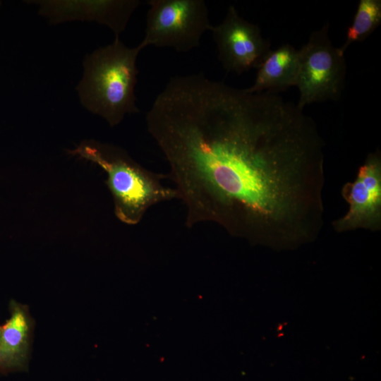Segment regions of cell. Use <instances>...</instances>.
Segmentation results:
<instances>
[{
	"label": "cell",
	"instance_id": "1",
	"mask_svg": "<svg viewBox=\"0 0 381 381\" xmlns=\"http://www.w3.org/2000/svg\"><path fill=\"white\" fill-rule=\"evenodd\" d=\"M145 121L188 228L213 222L264 243L309 241L322 229L324 142L297 104L199 73L171 77Z\"/></svg>",
	"mask_w": 381,
	"mask_h": 381
},
{
	"label": "cell",
	"instance_id": "2",
	"mask_svg": "<svg viewBox=\"0 0 381 381\" xmlns=\"http://www.w3.org/2000/svg\"><path fill=\"white\" fill-rule=\"evenodd\" d=\"M142 49L140 44L128 47L115 38L83 59V76L75 87L80 104L111 126L119 124L126 115L140 111L135 87L136 61Z\"/></svg>",
	"mask_w": 381,
	"mask_h": 381
},
{
	"label": "cell",
	"instance_id": "3",
	"mask_svg": "<svg viewBox=\"0 0 381 381\" xmlns=\"http://www.w3.org/2000/svg\"><path fill=\"white\" fill-rule=\"evenodd\" d=\"M68 153L97 164L106 172L115 214L124 224H138L153 205L179 199L175 188L162 183L164 175L147 169L118 146L85 140Z\"/></svg>",
	"mask_w": 381,
	"mask_h": 381
},
{
	"label": "cell",
	"instance_id": "4",
	"mask_svg": "<svg viewBox=\"0 0 381 381\" xmlns=\"http://www.w3.org/2000/svg\"><path fill=\"white\" fill-rule=\"evenodd\" d=\"M329 24L312 32L298 50L299 61L296 86L297 106L327 100H337L344 87L346 65L344 54L334 47L329 37Z\"/></svg>",
	"mask_w": 381,
	"mask_h": 381
},
{
	"label": "cell",
	"instance_id": "5",
	"mask_svg": "<svg viewBox=\"0 0 381 381\" xmlns=\"http://www.w3.org/2000/svg\"><path fill=\"white\" fill-rule=\"evenodd\" d=\"M145 37L139 44L188 52L212 26L203 0H150Z\"/></svg>",
	"mask_w": 381,
	"mask_h": 381
},
{
	"label": "cell",
	"instance_id": "6",
	"mask_svg": "<svg viewBox=\"0 0 381 381\" xmlns=\"http://www.w3.org/2000/svg\"><path fill=\"white\" fill-rule=\"evenodd\" d=\"M218 59L229 73L241 74L258 68L271 50V44L258 25L242 18L234 6L228 8L222 23L211 26Z\"/></svg>",
	"mask_w": 381,
	"mask_h": 381
},
{
	"label": "cell",
	"instance_id": "7",
	"mask_svg": "<svg viewBox=\"0 0 381 381\" xmlns=\"http://www.w3.org/2000/svg\"><path fill=\"white\" fill-rule=\"evenodd\" d=\"M341 195L349 204L347 212L333 222L337 231L358 229L377 231L381 226V156L369 153L356 179L346 183Z\"/></svg>",
	"mask_w": 381,
	"mask_h": 381
},
{
	"label": "cell",
	"instance_id": "8",
	"mask_svg": "<svg viewBox=\"0 0 381 381\" xmlns=\"http://www.w3.org/2000/svg\"><path fill=\"white\" fill-rule=\"evenodd\" d=\"M37 13L49 24L71 21L96 22L108 27L119 38L135 10L138 0H35Z\"/></svg>",
	"mask_w": 381,
	"mask_h": 381
},
{
	"label": "cell",
	"instance_id": "9",
	"mask_svg": "<svg viewBox=\"0 0 381 381\" xmlns=\"http://www.w3.org/2000/svg\"><path fill=\"white\" fill-rule=\"evenodd\" d=\"M11 317L1 327L0 373L25 370L30 352L34 320L25 305L11 301Z\"/></svg>",
	"mask_w": 381,
	"mask_h": 381
},
{
	"label": "cell",
	"instance_id": "10",
	"mask_svg": "<svg viewBox=\"0 0 381 381\" xmlns=\"http://www.w3.org/2000/svg\"><path fill=\"white\" fill-rule=\"evenodd\" d=\"M299 52L289 44L271 49L258 68L253 84L245 90L249 92L278 94L296 86Z\"/></svg>",
	"mask_w": 381,
	"mask_h": 381
},
{
	"label": "cell",
	"instance_id": "11",
	"mask_svg": "<svg viewBox=\"0 0 381 381\" xmlns=\"http://www.w3.org/2000/svg\"><path fill=\"white\" fill-rule=\"evenodd\" d=\"M381 23V1L360 0L351 24L346 32V39L339 47L344 54L353 42L366 40Z\"/></svg>",
	"mask_w": 381,
	"mask_h": 381
},
{
	"label": "cell",
	"instance_id": "12",
	"mask_svg": "<svg viewBox=\"0 0 381 381\" xmlns=\"http://www.w3.org/2000/svg\"><path fill=\"white\" fill-rule=\"evenodd\" d=\"M1 327H0V336H1Z\"/></svg>",
	"mask_w": 381,
	"mask_h": 381
},
{
	"label": "cell",
	"instance_id": "13",
	"mask_svg": "<svg viewBox=\"0 0 381 381\" xmlns=\"http://www.w3.org/2000/svg\"><path fill=\"white\" fill-rule=\"evenodd\" d=\"M1 2L0 1V5H1Z\"/></svg>",
	"mask_w": 381,
	"mask_h": 381
}]
</instances>
